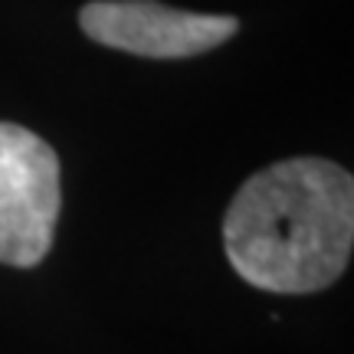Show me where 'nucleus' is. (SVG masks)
Segmentation results:
<instances>
[{"mask_svg":"<svg viewBox=\"0 0 354 354\" xmlns=\"http://www.w3.org/2000/svg\"><path fill=\"white\" fill-rule=\"evenodd\" d=\"M59 216V158L30 128L0 122V263L30 269L50 253Z\"/></svg>","mask_w":354,"mask_h":354,"instance_id":"obj_2","label":"nucleus"},{"mask_svg":"<svg viewBox=\"0 0 354 354\" xmlns=\"http://www.w3.org/2000/svg\"><path fill=\"white\" fill-rule=\"evenodd\" d=\"M88 39L148 59L201 56L227 43L240 24L220 13H187L154 0H95L79 10Z\"/></svg>","mask_w":354,"mask_h":354,"instance_id":"obj_3","label":"nucleus"},{"mask_svg":"<svg viewBox=\"0 0 354 354\" xmlns=\"http://www.w3.org/2000/svg\"><path fill=\"white\" fill-rule=\"evenodd\" d=\"M351 243L354 180L325 158H289L256 171L223 216L233 272L279 295L331 286L348 269Z\"/></svg>","mask_w":354,"mask_h":354,"instance_id":"obj_1","label":"nucleus"}]
</instances>
